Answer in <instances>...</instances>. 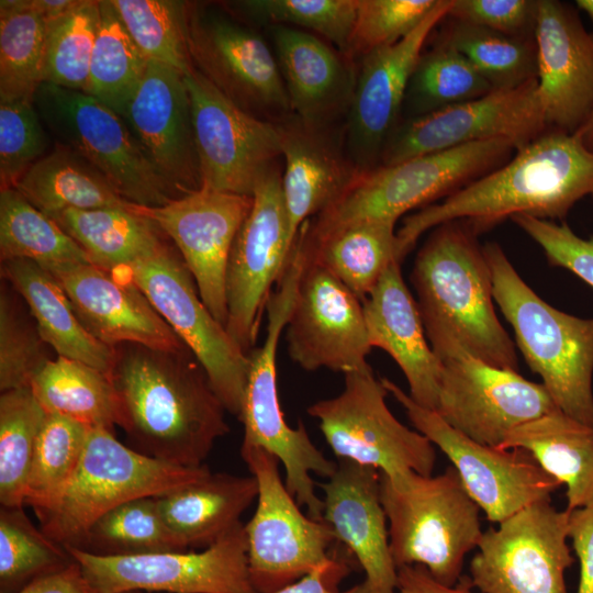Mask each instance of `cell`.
<instances>
[{"label":"cell","mask_w":593,"mask_h":593,"mask_svg":"<svg viewBox=\"0 0 593 593\" xmlns=\"http://www.w3.org/2000/svg\"><path fill=\"white\" fill-rule=\"evenodd\" d=\"M452 0H438L406 37L366 54L359 60L345 123V146L359 172L380 165L383 146L402 120L410 78L427 38L447 16Z\"/></svg>","instance_id":"22"},{"label":"cell","mask_w":593,"mask_h":593,"mask_svg":"<svg viewBox=\"0 0 593 593\" xmlns=\"http://www.w3.org/2000/svg\"><path fill=\"white\" fill-rule=\"evenodd\" d=\"M582 144L593 153V108L581 127L574 133Z\"/></svg>","instance_id":"60"},{"label":"cell","mask_w":593,"mask_h":593,"mask_svg":"<svg viewBox=\"0 0 593 593\" xmlns=\"http://www.w3.org/2000/svg\"><path fill=\"white\" fill-rule=\"evenodd\" d=\"M122 119L150 165L177 198L202 187L184 75L148 61Z\"/></svg>","instance_id":"23"},{"label":"cell","mask_w":593,"mask_h":593,"mask_svg":"<svg viewBox=\"0 0 593 593\" xmlns=\"http://www.w3.org/2000/svg\"><path fill=\"white\" fill-rule=\"evenodd\" d=\"M438 0H357L347 56L360 60L373 49L392 45L412 33Z\"/></svg>","instance_id":"51"},{"label":"cell","mask_w":593,"mask_h":593,"mask_svg":"<svg viewBox=\"0 0 593 593\" xmlns=\"http://www.w3.org/2000/svg\"><path fill=\"white\" fill-rule=\"evenodd\" d=\"M44 268L61 284L86 329L101 343L168 351L188 347L128 278L87 262Z\"/></svg>","instance_id":"24"},{"label":"cell","mask_w":593,"mask_h":593,"mask_svg":"<svg viewBox=\"0 0 593 593\" xmlns=\"http://www.w3.org/2000/svg\"><path fill=\"white\" fill-rule=\"evenodd\" d=\"M192 66L249 114L279 123L292 114L281 71L265 37L228 13L187 2Z\"/></svg>","instance_id":"13"},{"label":"cell","mask_w":593,"mask_h":593,"mask_svg":"<svg viewBox=\"0 0 593 593\" xmlns=\"http://www.w3.org/2000/svg\"><path fill=\"white\" fill-rule=\"evenodd\" d=\"M33 104L56 145L89 163L124 200L153 208L177 198L124 120L94 97L43 82Z\"/></svg>","instance_id":"10"},{"label":"cell","mask_w":593,"mask_h":593,"mask_svg":"<svg viewBox=\"0 0 593 593\" xmlns=\"http://www.w3.org/2000/svg\"><path fill=\"white\" fill-rule=\"evenodd\" d=\"M303 258L283 331L290 358L307 371L328 369L345 374L368 367L372 347L362 302L325 268L304 254Z\"/></svg>","instance_id":"21"},{"label":"cell","mask_w":593,"mask_h":593,"mask_svg":"<svg viewBox=\"0 0 593 593\" xmlns=\"http://www.w3.org/2000/svg\"><path fill=\"white\" fill-rule=\"evenodd\" d=\"M511 220L542 248L551 265L572 271L593 287V238L579 237L564 223L529 215Z\"/></svg>","instance_id":"53"},{"label":"cell","mask_w":593,"mask_h":593,"mask_svg":"<svg viewBox=\"0 0 593 593\" xmlns=\"http://www.w3.org/2000/svg\"><path fill=\"white\" fill-rule=\"evenodd\" d=\"M380 496L396 569L419 564L439 583L454 586L483 534L481 510L456 469L450 465L437 475L381 473Z\"/></svg>","instance_id":"5"},{"label":"cell","mask_w":593,"mask_h":593,"mask_svg":"<svg viewBox=\"0 0 593 593\" xmlns=\"http://www.w3.org/2000/svg\"><path fill=\"white\" fill-rule=\"evenodd\" d=\"M97 593H256L239 523L203 551L102 557L65 547Z\"/></svg>","instance_id":"17"},{"label":"cell","mask_w":593,"mask_h":593,"mask_svg":"<svg viewBox=\"0 0 593 593\" xmlns=\"http://www.w3.org/2000/svg\"><path fill=\"white\" fill-rule=\"evenodd\" d=\"M240 455L257 480V506L245 525L248 571L256 593H272L343 555L325 521L304 515L266 450L242 444Z\"/></svg>","instance_id":"9"},{"label":"cell","mask_w":593,"mask_h":593,"mask_svg":"<svg viewBox=\"0 0 593 593\" xmlns=\"http://www.w3.org/2000/svg\"><path fill=\"white\" fill-rule=\"evenodd\" d=\"M344 376L337 396L307 407L336 458L373 467L390 478L409 471L432 475L435 446L392 414L385 402L389 392L370 366Z\"/></svg>","instance_id":"12"},{"label":"cell","mask_w":593,"mask_h":593,"mask_svg":"<svg viewBox=\"0 0 593 593\" xmlns=\"http://www.w3.org/2000/svg\"><path fill=\"white\" fill-rule=\"evenodd\" d=\"M132 204V203H131ZM88 254L91 264L114 271L166 243L148 219L128 209L66 210L52 217Z\"/></svg>","instance_id":"37"},{"label":"cell","mask_w":593,"mask_h":593,"mask_svg":"<svg viewBox=\"0 0 593 593\" xmlns=\"http://www.w3.org/2000/svg\"><path fill=\"white\" fill-rule=\"evenodd\" d=\"M128 34L149 61L181 74L192 68L187 43V2L111 0Z\"/></svg>","instance_id":"47"},{"label":"cell","mask_w":593,"mask_h":593,"mask_svg":"<svg viewBox=\"0 0 593 593\" xmlns=\"http://www.w3.org/2000/svg\"><path fill=\"white\" fill-rule=\"evenodd\" d=\"M30 388L46 413L112 433L120 424L119 400L111 377L81 361L60 356L49 359Z\"/></svg>","instance_id":"36"},{"label":"cell","mask_w":593,"mask_h":593,"mask_svg":"<svg viewBox=\"0 0 593 593\" xmlns=\"http://www.w3.org/2000/svg\"><path fill=\"white\" fill-rule=\"evenodd\" d=\"M112 272L128 278L143 291L195 355L226 412L239 419L249 357L204 305L179 251L165 243L150 255Z\"/></svg>","instance_id":"11"},{"label":"cell","mask_w":593,"mask_h":593,"mask_svg":"<svg viewBox=\"0 0 593 593\" xmlns=\"http://www.w3.org/2000/svg\"><path fill=\"white\" fill-rule=\"evenodd\" d=\"M74 559V558H72ZM15 593H97L74 560L68 567L29 583Z\"/></svg>","instance_id":"58"},{"label":"cell","mask_w":593,"mask_h":593,"mask_svg":"<svg viewBox=\"0 0 593 593\" xmlns=\"http://www.w3.org/2000/svg\"><path fill=\"white\" fill-rule=\"evenodd\" d=\"M538 0H452L447 18L510 36L535 38Z\"/></svg>","instance_id":"54"},{"label":"cell","mask_w":593,"mask_h":593,"mask_svg":"<svg viewBox=\"0 0 593 593\" xmlns=\"http://www.w3.org/2000/svg\"><path fill=\"white\" fill-rule=\"evenodd\" d=\"M535 43L548 128L574 134L593 108V33L570 4L538 0Z\"/></svg>","instance_id":"25"},{"label":"cell","mask_w":593,"mask_h":593,"mask_svg":"<svg viewBox=\"0 0 593 593\" xmlns=\"http://www.w3.org/2000/svg\"><path fill=\"white\" fill-rule=\"evenodd\" d=\"M81 0H31L34 9L46 24L53 23L72 11Z\"/></svg>","instance_id":"59"},{"label":"cell","mask_w":593,"mask_h":593,"mask_svg":"<svg viewBox=\"0 0 593 593\" xmlns=\"http://www.w3.org/2000/svg\"><path fill=\"white\" fill-rule=\"evenodd\" d=\"M110 377L119 426L132 448L146 456L201 467L215 441L230 432L226 410L189 347L168 351L119 345Z\"/></svg>","instance_id":"1"},{"label":"cell","mask_w":593,"mask_h":593,"mask_svg":"<svg viewBox=\"0 0 593 593\" xmlns=\"http://www.w3.org/2000/svg\"><path fill=\"white\" fill-rule=\"evenodd\" d=\"M336 463L335 472L318 484L324 493L323 521L363 569L372 593H398V569L380 496L381 472L346 459Z\"/></svg>","instance_id":"26"},{"label":"cell","mask_w":593,"mask_h":593,"mask_svg":"<svg viewBox=\"0 0 593 593\" xmlns=\"http://www.w3.org/2000/svg\"><path fill=\"white\" fill-rule=\"evenodd\" d=\"M398 593H477L469 575H463L454 586L436 581L428 570L419 564L398 568ZM480 593V592H479Z\"/></svg>","instance_id":"57"},{"label":"cell","mask_w":593,"mask_h":593,"mask_svg":"<svg viewBox=\"0 0 593 593\" xmlns=\"http://www.w3.org/2000/svg\"><path fill=\"white\" fill-rule=\"evenodd\" d=\"M526 450L561 485L568 511L593 501V426L556 409L513 429L501 449Z\"/></svg>","instance_id":"34"},{"label":"cell","mask_w":593,"mask_h":593,"mask_svg":"<svg viewBox=\"0 0 593 593\" xmlns=\"http://www.w3.org/2000/svg\"><path fill=\"white\" fill-rule=\"evenodd\" d=\"M492 90L461 53L436 40L429 49L422 52L415 65L404 98L402 119L439 111Z\"/></svg>","instance_id":"43"},{"label":"cell","mask_w":593,"mask_h":593,"mask_svg":"<svg viewBox=\"0 0 593 593\" xmlns=\"http://www.w3.org/2000/svg\"><path fill=\"white\" fill-rule=\"evenodd\" d=\"M242 444L275 456L286 471V486L311 518L323 521L324 502L316 494L311 473L329 478L336 461L327 459L312 443L303 423L291 427L283 415L278 393L277 369L261 365L248 372L242 414Z\"/></svg>","instance_id":"29"},{"label":"cell","mask_w":593,"mask_h":593,"mask_svg":"<svg viewBox=\"0 0 593 593\" xmlns=\"http://www.w3.org/2000/svg\"><path fill=\"white\" fill-rule=\"evenodd\" d=\"M380 379L414 428L450 460L466 491L490 522L499 524L533 503L551 500L561 486L526 450L474 441L435 411L418 405L393 381Z\"/></svg>","instance_id":"14"},{"label":"cell","mask_w":593,"mask_h":593,"mask_svg":"<svg viewBox=\"0 0 593 593\" xmlns=\"http://www.w3.org/2000/svg\"><path fill=\"white\" fill-rule=\"evenodd\" d=\"M14 189L51 219L66 210L131 205L89 163L59 145L37 160Z\"/></svg>","instance_id":"35"},{"label":"cell","mask_w":593,"mask_h":593,"mask_svg":"<svg viewBox=\"0 0 593 593\" xmlns=\"http://www.w3.org/2000/svg\"><path fill=\"white\" fill-rule=\"evenodd\" d=\"M586 197L593 198V153L575 134L547 130L502 166L405 216L396 231L398 260L443 223L463 221L479 234L516 215L562 220Z\"/></svg>","instance_id":"2"},{"label":"cell","mask_w":593,"mask_h":593,"mask_svg":"<svg viewBox=\"0 0 593 593\" xmlns=\"http://www.w3.org/2000/svg\"><path fill=\"white\" fill-rule=\"evenodd\" d=\"M74 562L67 549L31 522L23 507L0 510V593H15Z\"/></svg>","instance_id":"46"},{"label":"cell","mask_w":593,"mask_h":593,"mask_svg":"<svg viewBox=\"0 0 593 593\" xmlns=\"http://www.w3.org/2000/svg\"><path fill=\"white\" fill-rule=\"evenodd\" d=\"M515 150L510 141L489 139L360 172L334 204L307 221V228L317 233L365 219L398 222L502 166Z\"/></svg>","instance_id":"6"},{"label":"cell","mask_w":593,"mask_h":593,"mask_svg":"<svg viewBox=\"0 0 593 593\" xmlns=\"http://www.w3.org/2000/svg\"><path fill=\"white\" fill-rule=\"evenodd\" d=\"M426 336L441 362L435 412L472 440L501 448L513 429L558 409L542 383L484 362L450 333Z\"/></svg>","instance_id":"8"},{"label":"cell","mask_w":593,"mask_h":593,"mask_svg":"<svg viewBox=\"0 0 593 593\" xmlns=\"http://www.w3.org/2000/svg\"><path fill=\"white\" fill-rule=\"evenodd\" d=\"M437 41L461 53L493 90L517 88L537 78L535 38L510 36L445 18Z\"/></svg>","instance_id":"41"},{"label":"cell","mask_w":593,"mask_h":593,"mask_svg":"<svg viewBox=\"0 0 593 593\" xmlns=\"http://www.w3.org/2000/svg\"><path fill=\"white\" fill-rule=\"evenodd\" d=\"M125 593H148V592L132 591V592H125Z\"/></svg>","instance_id":"62"},{"label":"cell","mask_w":593,"mask_h":593,"mask_svg":"<svg viewBox=\"0 0 593 593\" xmlns=\"http://www.w3.org/2000/svg\"><path fill=\"white\" fill-rule=\"evenodd\" d=\"M567 510L533 503L483 532L469 566L480 593H568L564 573L575 558Z\"/></svg>","instance_id":"15"},{"label":"cell","mask_w":593,"mask_h":593,"mask_svg":"<svg viewBox=\"0 0 593 593\" xmlns=\"http://www.w3.org/2000/svg\"><path fill=\"white\" fill-rule=\"evenodd\" d=\"M253 205V197L206 187L161 206L132 203L177 247L199 294L215 320L226 327V270L235 237Z\"/></svg>","instance_id":"20"},{"label":"cell","mask_w":593,"mask_h":593,"mask_svg":"<svg viewBox=\"0 0 593 593\" xmlns=\"http://www.w3.org/2000/svg\"><path fill=\"white\" fill-rule=\"evenodd\" d=\"M548 128L537 78L425 115L402 119L387 139L379 166L460 145L510 141L519 149Z\"/></svg>","instance_id":"18"},{"label":"cell","mask_w":593,"mask_h":593,"mask_svg":"<svg viewBox=\"0 0 593 593\" xmlns=\"http://www.w3.org/2000/svg\"><path fill=\"white\" fill-rule=\"evenodd\" d=\"M292 113L320 128L345 126L357 67L317 35L299 29L267 26Z\"/></svg>","instance_id":"27"},{"label":"cell","mask_w":593,"mask_h":593,"mask_svg":"<svg viewBox=\"0 0 593 593\" xmlns=\"http://www.w3.org/2000/svg\"><path fill=\"white\" fill-rule=\"evenodd\" d=\"M362 305L370 346L384 350L396 362L406 378L412 400L435 411L441 362L429 345L400 262L387 268Z\"/></svg>","instance_id":"30"},{"label":"cell","mask_w":593,"mask_h":593,"mask_svg":"<svg viewBox=\"0 0 593 593\" xmlns=\"http://www.w3.org/2000/svg\"><path fill=\"white\" fill-rule=\"evenodd\" d=\"M225 5L253 23L314 32L347 56L357 0H242Z\"/></svg>","instance_id":"48"},{"label":"cell","mask_w":593,"mask_h":593,"mask_svg":"<svg viewBox=\"0 0 593 593\" xmlns=\"http://www.w3.org/2000/svg\"><path fill=\"white\" fill-rule=\"evenodd\" d=\"M493 298L529 368L556 406L593 426V320L549 305L518 275L502 247L483 245Z\"/></svg>","instance_id":"4"},{"label":"cell","mask_w":593,"mask_h":593,"mask_svg":"<svg viewBox=\"0 0 593 593\" xmlns=\"http://www.w3.org/2000/svg\"><path fill=\"white\" fill-rule=\"evenodd\" d=\"M395 225L394 220L365 219L315 233L305 222L295 238L306 259L325 268L363 302L387 268L400 262Z\"/></svg>","instance_id":"32"},{"label":"cell","mask_w":593,"mask_h":593,"mask_svg":"<svg viewBox=\"0 0 593 593\" xmlns=\"http://www.w3.org/2000/svg\"><path fill=\"white\" fill-rule=\"evenodd\" d=\"M99 23V1L81 0L67 15L46 24L43 82L86 91Z\"/></svg>","instance_id":"49"},{"label":"cell","mask_w":593,"mask_h":593,"mask_svg":"<svg viewBox=\"0 0 593 593\" xmlns=\"http://www.w3.org/2000/svg\"><path fill=\"white\" fill-rule=\"evenodd\" d=\"M575 4L579 9L584 11L593 21V0H577Z\"/></svg>","instance_id":"61"},{"label":"cell","mask_w":593,"mask_h":593,"mask_svg":"<svg viewBox=\"0 0 593 593\" xmlns=\"http://www.w3.org/2000/svg\"><path fill=\"white\" fill-rule=\"evenodd\" d=\"M202 187L253 197L281 168L277 123L244 111L194 67L184 75Z\"/></svg>","instance_id":"16"},{"label":"cell","mask_w":593,"mask_h":593,"mask_svg":"<svg viewBox=\"0 0 593 593\" xmlns=\"http://www.w3.org/2000/svg\"><path fill=\"white\" fill-rule=\"evenodd\" d=\"M24 258L42 267L91 264L88 254L54 220L16 189L0 190V259Z\"/></svg>","instance_id":"42"},{"label":"cell","mask_w":593,"mask_h":593,"mask_svg":"<svg viewBox=\"0 0 593 593\" xmlns=\"http://www.w3.org/2000/svg\"><path fill=\"white\" fill-rule=\"evenodd\" d=\"M47 25L31 0L0 1V101L32 100L43 83Z\"/></svg>","instance_id":"40"},{"label":"cell","mask_w":593,"mask_h":593,"mask_svg":"<svg viewBox=\"0 0 593 593\" xmlns=\"http://www.w3.org/2000/svg\"><path fill=\"white\" fill-rule=\"evenodd\" d=\"M100 23L86 93L121 118L138 89L148 59L137 47L111 1H99Z\"/></svg>","instance_id":"38"},{"label":"cell","mask_w":593,"mask_h":593,"mask_svg":"<svg viewBox=\"0 0 593 593\" xmlns=\"http://www.w3.org/2000/svg\"><path fill=\"white\" fill-rule=\"evenodd\" d=\"M46 416L31 388L0 395V503L23 507L38 433Z\"/></svg>","instance_id":"45"},{"label":"cell","mask_w":593,"mask_h":593,"mask_svg":"<svg viewBox=\"0 0 593 593\" xmlns=\"http://www.w3.org/2000/svg\"><path fill=\"white\" fill-rule=\"evenodd\" d=\"M463 221L443 223L419 248L411 281L425 333L447 332L484 362L518 371L515 345L494 309L483 246Z\"/></svg>","instance_id":"3"},{"label":"cell","mask_w":593,"mask_h":593,"mask_svg":"<svg viewBox=\"0 0 593 593\" xmlns=\"http://www.w3.org/2000/svg\"><path fill=\"white\" fill-rule=\"evenodd\" d=\"M208 466L172 465L90 428L78 467L56 505L40 521L59 545L74 546L103 514L128 501L160 496L208 473Z\"/></svg>","instance_id":"7"},{"label":"cell","mask_w":593,"mask_h":593,"mask_svg":"<svg viewBox=\"0 0 593 593\" xmlns=\"http://www.w3.org/2000/svg\"><path fill=\"white\" fill-rule=\"evenodd\" d=\"M293 244L280 168L253 194L251 209L235 237L227 264L226 329L247 355L256 344L272 288L282 276Z\"/></svg>","instance_id":"19"},{"label":"cell","mask_w":593,"mask_h":593,"mask_svg":"<svg viewBox=\"0 0 593 593\" xmlns=\"http://www.w3.org/2000/svg\"><path fill=\"white\" fill-rule=\"evenodd\" d=\"M1 276L23 299L42 338L58 356L110 376L115 348L86 329L64 288L47 269L31 259L15 258L1 261Z\"/></svg>","instance_id":"31"},{"label":"cell","mask_w":593,"mask_h":593,"mask_svg":"<svg viewBox=\"0 0 593 593\" xmlns=\"http://www.w3.org/2000/svg\"><path fill=\"white\" fill-rule=\"evenodd\" d=\"M284 165L282 193L292 243L301 226L334 204L358 169L345 146V126L320 128L293 113L277 123Z\"/></svg>","instance_id":"28"},{"label":"cell","mask_w":593,"mask_h":593,"mask_svg":"<svg viewBox=\"0 0 593 593\" xmlns=\"http://www.w3.org/2000/svg\"><path fill=\"white\" fill-rule=\"evenodd\" d=\"M568 512V539L580 563L577 593H593V501Z\"/></svg>","instance_id":"55"},{"label":"cell","mask_w":593,"mask_h":593,"mask_svg":"<svg viewBox=\"0 0 593 593\" xmlns=\"http://www.w3.org/2000/svg\"><path fill=\"white\" fill-rule=\"evenodd\" d=\"M349 570L347 561L342 556L272 593H372L365 581L349 590L337 591V584L349 573Z\"/></svg>","instance_id":"56"},{"label":"cell","mask_w":593,"mask_h":593,"mask_svg":"<svg viewBox=\"0 0 593 593\" xmlns=\"http://www.w3.org/2000/svg\"><path fill=\"white\" fill-rule=\"evenodd\" d=\"M5 281V280H4ZM7 282V281H5ZM2 286L0 293V390L29 388L49 360L31 312H25L18 292Z\"/></svg>","instance_id":"50"},{"label":"cell","mask_w":593,"mask_h":593,"mask_svg":"<svg viewBox=\"0 0 593 593\" xmlns=\"http://www.w3.org/2000/svg\"><path fill=\"white\" fill-rule=\"evenodd\" d=\"M88 427L46 413L37 436L25 489L24 505L41 521L58 502L83 452Z\"/></svg>","instance_id":"44"},{"label":"cell","mask_w":593,"mask_h":593,"mask_svg":"<svg viewBox=\"0 0 593 593\" xmlns=\"http://www.w3.org/2000/svg\"><path fill=\"white\" fill-rule=\"evenodd\" d=\"M32 100L0 101V183L15 188L49 147V137Z\"/></svg>","instance_id":"52"},{"label":"cell","mask_w":593,"mask_h":593,"mask_svg":"<svg viewBox=\"0 0 593 593\" xmlns=\"http://www.w3.org/2000/svg\"><path fill=\"white\" fill-rule=\"evenodd\" d=\"M102 557L187 550L165 522L157 496L123 503L100 516L74 546Z\"/></svg>","instance_id":"39"},{"label":"cell","mask_w":593,"mask_h":593,"mask_svg":"<svg viewBox=\"0 0 593 593\" xmlns=\"http://www.w3.org/2000/svg\"><path fill=\"white\" fill-rule=\"evenodd\" d=\"M257 495L254 475L210 472L157 496V502L165 522L187 549L206 548L242 523V514Z\"/></svg>","instance_id":"33"}]
</instances>
